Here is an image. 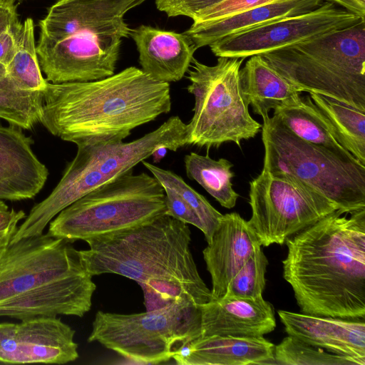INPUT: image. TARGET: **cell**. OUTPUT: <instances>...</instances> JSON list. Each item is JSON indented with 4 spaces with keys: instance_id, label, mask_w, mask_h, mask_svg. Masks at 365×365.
Segmentation results:
<instances>
[{
    "instance_id": "1",
    "label": "cell",
    "mask_w": 365,
    "mask_h": 365,
    "mask_svg": "<svg viewBox=\"0 0 365 365\" xmlns=\"http://www.w3.org/2000/svg\"><path fill=\"white\" fill-rule=\"evenodd\" d=\"M284 279L302 313L365 317V209L327 215L285 241Z\"/></svg>"
},
{
    "instance_id": "2",
    "label": "cell",
    "mask_w": 365,
    "mask_h": 365,
    "mask_svg": "<svg viewBox=\"0 0 365 365\" xmlns=\"http://www.w3.org/2000/svg\"><path fill=\"white\" fill-rule=\"evenodd\" d=\"M170 110V83L130 66L98 80L48 82L41 123L53 135L77 145L124 140Z\"/></svg>"
},
{
    "instance_id": "3",
    "label": "cell",
    "mask_w": 365,
    "mask_h": 365,
    "mask_svg": "<svg viewBox=\"0 0 365 365\" xmlns=\"http://www.w3.org/2000/svg\"><path fill=\"white\" fill-rule=\"evenodd\" d=\"M92 278L63 239L42 233L10 243L0 252V317H82L91 308Z\"/></svg>"
},
{
    "instance_id": "4",
    "label": "cell",
    "mask_w": 365,
    "mask_h": 365,
    "mask_svg": "<svg viewBox=\"0 0 365 365\" xmlns=\"http://www.w3.org/2000/svg\"><path fill=\"white\" fill-rule=\"evenodd\" d=\"M145 0H57L39 21L36 53L48 82L90 81L115 73L127 12Z\"/></svg>"
},
{
    "instance_id": "5",
    "label": "cell",
    "mask_w": 365,
    "mask_h": 365,
    "mask_svg": "<svg viewBox=\"0 0 365 365\" xmlns=\"http://www.w3.org/2000/svg\"><path fill=\"white\" fill-rule=\"evenodd\" d=\"M80 250L91 276L115 274L137 282L170 280L211 292L191 250L187 224L167 214L135 227L86 241Z\"/></svg>"
},
{
    "instance_id": "6",
    "label": "cell",
    "mask_w": 365,
    "mask_h": 365,
    "mask_svg": "<svg viewBox=\"0 0 365 365\" xmlns=\"http://www.w3.org/2000/svg\"><path fill=\"white\" fill-rule=\"evenodd\" d=\"M113 138L77 144V153L51 194L35 205L17 227L11 242L43 233L64 208L94 189L133 171L160 148L171 151L188 145L187 125L170 117L141 138L125 143Z\"/></svg>"
},
{
    "instance_id": "7",
    "label": "cell",
    "mask_w": 365,
    "mask_h": 365,
    "mask_svg": "<svg viewBox=\"0 0 365 365\" xmlns=\"http://www.w3.org/2000/svg\"><path fill=\"white\" fill-rule=\"evenodd\" d=\"M261 56L302 92L365 110V21Z\"/></svg>"
},
{
    "instance_id": "8",
    "label": "cell",
    "mask_w": 365,
    "mask_h": 365,
    "mask_svg": "<svg viewBox=\"0 0 365 365\" xmlns=\"http://www.w3.org/2000/svg\"><path fill=\"white\" fill-rule=\"evenodd\" d=\"M262 170L299 182L322 193L346 212L365 209V165L305 141L279 118H263Z\"/></svg>"
},
{
    "instance_id": "9",
    "label": "cell",
    "mask_w": 365,
    "mask_h": 365,
    "mask_svg": "<svg viewBox=\"0 0 365 365\" xmlns=\"http://www.w3.org/2000/svg\"><path fill=\"white\" fill-rule=\"evenodd\" d=\"M165 197L153 175L130 171L61 210L47 234L72 243L129 230L166 214Z\"/></svg>"
},
{
    "instance_id": "10",
    "label": "cell",
    "mask_w": 365,
    "mask_h": 365,
    "mask_svg": "<svg viewBox=\"0 0 365 365\" xmlns=\"http://www.w3.org/2000/svg\"><path fill=\"white\" fill-rule=\"evenodd\" d=\"M244 58L218 57L214 66L193 58L186 78L193 95V115L187 123L188 145L210 148L227 142L241 146L254 138L262 125L249 113L240 71Z\"/></svg>"
},
{
    "instance_id": "11",
    "label": "cell",
    "mask_w": 365,
    "mask_h": 365,
    "mask_svg": "<svg viewBox=\"0 0 365 365\" xmlns=\"http://www.w3.org/2000/svg\"><path fill=\"white\" fill-rule=\"evenodd\" d=\"M200 336V305L177 304L135 314L98 311L88 341L134 361L160 364Z\"/></svg>"
},
{
    "instance_id": "12",
    "label": "cell",
    "mask_w": 365,
    "mask_h": 365,
    "mask_svg": "<svg viewBox=\"0 0 365 365\" xmlns=\"http://www.w3.org/2000/svg\"><path fill=\"white\" fill-rule=\"evenodd\" d=\"M249 224L262 246L286 240L339 209L318 191L293 179L262 170L250 182Z\"/></svg>"
},
{
    "instance_id": "13",
    "label": "cell",
    "mask_w": 365,
    "mask_h": 365,
    "mask_svg": "<svg viewBox=\"0 0 365 365\" xmlns=\"http://www.w3.org/2000/svg\"><path fill=\"white\" fill-rule=\"evenodd\" d=\"M362 20L326 1L316 9L227 36L209 46L217 57L246 58L274 51Z\"/></svg>"
},
{
    "instance_id": "14",
    "label": "cell",
    "mask_w": 365,
    "mask_h": 365,
    "mask_svg": "<svg viewBox=\"0 0 365 365\" xmlns=\"http://www.w3.org/2000/svg\"><path fill=\"white\" fill-rule=\"evenodd\" d=\"M47 83L38 63L34 21L27 18L13 59L0 68V118L25 130L41 123Z\"/></svg>"
},
{
    "instance_id": "15",
    "label": "cell",
    "mask_w": 365,
    "mask_h": 365,
    "mask_svg": "<svg viewBox=\"0 0 365 365\" xmlns=\"http://www.w3.org/2000/svg\"><path fill=\"white\" fill-rule=\"evenodd\" d=\"M75 331L58 317L0 323V362L57 364L78 358Z\"/></svg>"
},
{
    "instance_id": "16",
    "label": "cell",
    "mask_w": 365,
    "mask_h": 365,
    "mask_svg": "<svg viewBox=\"0 0 365 365\" xmlns=\"http://www.w3.org/2000/svg\"><path fill=\"white\" fill-rule=\"evenodd\" d=\"M261 245L248 221L238 213L223 215L207 246L203 258L212 279V299L223 297L232 277Z\"/></svg>"
},
{
    "instance_id": "17",
    "label": "cell",
    "mask_w": 365,
    "mask_h": 365,
    "mask_svg": "<svg viewBox=\"0 0 365 365\" xmlns=\"http://www.w3.org/2000/svg\"><path fill=\"white\" fill-rule=\"evenodd\" d=\"M22 128L0 125V200L31 199L44 186L48 170L32 150Z\"/></svg>"
},
{
    "instance_id": "18",
    "label": "cell",
    "mask_w": 365,
    "mask_h": 365,
    "mask_svg": "<svg viewBox=\"0 0 365 365\" xmlns=\"http://www.w3.org/2000/svg\"><path fill=\"white\" fill-rule=\"evenodd\" d=\"M277 313L288 335L331 353L356 359L365 365L364 319L320 317L286 310Z\"/></svg>"
},
{
    "instance_id": "19",
    "label": "cell",
    "mask_w": 365,
    "mask_h": 365,
    "mask_svg": "<svg viewBox=\"0 0 365 365\" xmlns=\"http://www.w3.org/2000/svg\"><path fill=\"white\" fill-rule=\"evenodd\" d=\"M201 336L259 337L276 327L274 311L262 297L224 296L200 305Z\"/></svg>"
},
{
    "instance_id": "20",
    "label": "cell",
    "mask_w": 365,
    "mask_h": 365,
    "mask_svg": "<svg viewBox=\"0 0 365 365\" xmlns=\"http://www.w3.org/2000/svg\"><path fill=\"white\" fill-rule=\"evenodd\" d=\"M130 36L136 45L141 69L154 79L169 83L185 76L197 50L185 33L150 26L131 29Z\"/></svg>"
},
{
    "instance_id": "21",
    "label": "cell",
    "mask_w": 365,
    "mask_h": 365,
    "mask_svg": "<svg viewBox=\"0 0 365 365\" xmlns=\"http://www.w3.org/2000/svg\"><path fill=\"white\" fill-rule=\"evenodd\" d=\"M274 346L263 336H200L185 344L173 359L180 365L274 364Z\"/></svg>"
},
{
    "instance_id": "22",
    "label": "cell",
    "mask_w": 365,
    "mask_h": 365,
    "mask_svg": "<svg viewBox=\"0 0 365 365\" xmlns=\"http://www.w3.org/2000/svg\"><path fill=\"white\" fill-rule=\"evenodd\" d=\"M322 0H284L272 2L206 23H192L184 33L197 48L210 46L227 36L247 31L284 17L310 11Z\"/></svg>"
},
{
    "instance_id": "23",
    "label": "cell",
    "mask_w": 365,
    "mask_h": 365,
    "mask_svg": "<svg viewBox=\"0 0 365 365\" xmlns=\"http://www.w3.org/2000/svg\"><path fill=\"white\" fill-rule=\"evenodd\" d=\"M243 94L262 119L271 110L297 100L302 92L279 74L261 55L250 56L240 71Z\"/></svg>"
},
{
    "instance_id": "24",
    "label": "cell",
    "mask_w": 365,
    "mask_h": 365,
    "mask_svg": "<svg viewBox=\"0 0 365 365\" xmlns=\"http://www.w3.org/2000/svg\"><path fill=\"white\" fill-rule=\"evenodd\" d=\"M274 115L291 132L309 143L344 158H355L339 142L327 118L309 95L274 110Z\"/></svg>"
},
{
    "instance_id": "25",
    "label": "cell",
    "mask_w": 365,
    "mask_h": 365,
    "mask_svg": "<svg viewBox=\"0 0 365 365\" xmlns=\"http://www.w3.org/2000/svg\"><path fill=\"white\" fill-rule=\"evenodd\" d=\"M340 144L365 165V110L324 95L308 93Z\"/></svg>"
},
{
    "instance_id": "26",
    "label": "cell",
    "mask_w": 365,
    "mask_h": 365,
    "mask_svg": "<svg viewBox=\"0 0 365 365\" xmlns=\"http://www.w3.org/2000/svg\"><path fill=\"white\" fill-rule=\"evenodd\" d=\"M184 163L188 178L196 181L222 207L231 209L235 206L240 195L232 188L231 180L235 174L231 171V162L191 152L185 156Z\"/></svg>"
},
{
    "instance_id": "27",
    "label": "cell",
    "mask_w": 365,
    "mask_h": 365,
    "mask_svg": "<svg viewBox=\"0 0 365 365\" xmlns=\"http://www.w3.org/2000/svg\"><path fill=\"white\" fill-rule=\"evenodd\" d=\"M142 163L163 188H170L175 192L193 210L203 225L202 233L206 242L209 243L223 215L176 173L160 168L145 160Z\"/></svg>"
},
{
    "instance_id": "28",
    "label": "cell",
    "mask_w": 365,
    "mask_h": 365,
    "mask_svg": "<svg viewBox=\"0 0 365 365\" xmlns=\"http://www.w3.org/2000/svg\"><path fill=\"white\" fill-rule=\"evenodd\" d=\"M139 285L143 291L146 311H155L177 304L199 306L212 299L211 292L176 281L150 280Z\"/></svg>"
},
{
    "instance_id": "29",
    "label": "cell",
    "mask_w": 365,
    "mask_h": 365,
    "mask_svg": "<svg viewBox=\"0 0 365 365\" xmlns=\"http://www.w3.org/2000/svg\"><path fill=\"white\" fill-rule=\"evenodd\" d=\"M274 363L286 365H363L356 359L327 353L289 335L274 346Z\"/></svg>"
},
{
    "instance_id": "30",
    "label": "cell",
    "mask_w": 365,
    "mask_h": 365,
    "mask_svg": "<svg viewBox=\"0 0 365 365\" xmlns=\"http://www.w3.org/2000/svg\"><path fill=\"white\" fill-rule=\"evenodd\" d=\"M268 264L262 245L257 246L252 255L230 280L225 296L240 298L262 297Z\"/></svg>"
},
{
    "instance_id": "31",
    "label": "cell",
    "mask_w": 365,
    "mask_h": 365,
    "mask_svg": "<svg viewBox=\"0 0 365 365\" xmlns=\"http://www.w3.org/2000/svg\"><path fill=\"white\" fill-rule=\"evenodd\" d=\"M284 0H223L200 11L193 23L220 20L261 5Z\"/></svg>"
},
{
    "instance_id": "32",
    "label": "cell",
    "mask_w": 365,
    "mask_h": 365,
    "mask_svg": "<svg viewBox=\"0 0 365 365\" xmlns=\"http://www.w3.org/2000/svg\"><path fill=\"white\" fill-rule=\"evenodd\" d=\"M223 0H155L157 9L169 17L184 16L193 19L202 10Z\"/></svg>"
},
{
    "instance_id": "33",
    "label": "cell",
    "mask_w": 365,
    "mask_h": 365,
    "mask_svg": "<svg viewBox=\"0 0 365 365\" xmlns=\"http://www.w3.org/2000/svg\"><path fill=\"white\" fill-rule=\"evenodd\" d=\"M164 190L166 214L186 224H190L202 232L203 225L193 210L175 192L167 187Z\"/></svg>"
},
{
    "instance_id": "34",
    "label": "cell",
    "mask_w": 365,
    "mask_h": 365,
    "mask_svg": "<svg viewBox=\"0 0 365 365\" xmlns=\"http://www.w3.org/2000/svg\"><path fill=\"white\" fill-rule=\"evenodd\" d=\"M26 217L24 211L9 210L8 205L0 200V252L10 244L19 222Z\"/></svg>"
},
{
    "instance_id": "35",
    "label": "cell",
    "mask_w": 365,
    "mask_h": 365,
    "mask_svg": "<svg viewBox=\"0 0 365 365\" xmlns=\"http://www.w3.org/2000/svg\"><path fill=\"white\" fill-rule=\"evenodd\" d=\"M23 23H14L0 34V68L7 66L13 59L20 39Z\"/></svg>"
},
{
    "instance_id": "36",
    "label": "cell",
    "mask_w": 365,
    "mask_h": 365,
    "mask_svg": "<svg viewBox=\"0 0 365 365\" xmlns=\"http://www.w3.org/2000/svg\"><path fill=\"white\" fill-rule=\"evenodd\" d=\"M18 21L15 0H0V34Z\"/></svg>"
},
{
    "instance_id": "37",
    "label": "cell",
    "mask_w": 365,
    "mask_h": 365,
    "mask_svg": "<svg viewBox=\"0 0 365 365\" xmlns=\"http://www.w3.org/2000/svg\"><path fill=\"white\" fill-rule=\"evenodd\" d=\"M339 4L347 11L365 20V0H327Z\"/></svg>"
},
{
    "instance_id": "38",
    "label": "cell",
    "mask_w": 365,
    "mask_h": 365,
    "mask_svg": "<svg viewBox=\"0 0 365 365\" xmlns=\"http://www.w3.org/2000/svg\"><path fill=\"white\" fill-rule=\"evenodd\" d=\"M167 148H160L157 149L151 155L155 163L159 162L166 154Z\"/></svg>"
}]
</instances>
